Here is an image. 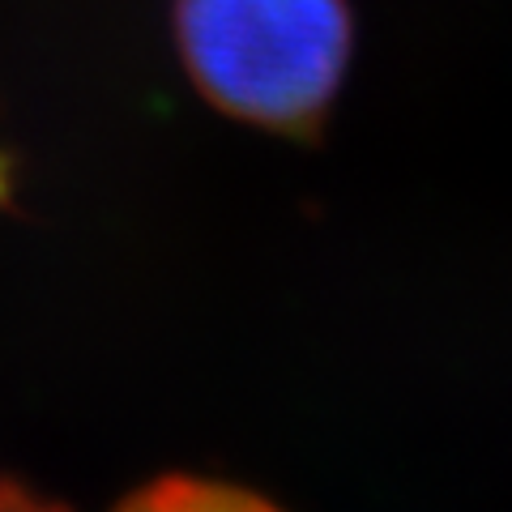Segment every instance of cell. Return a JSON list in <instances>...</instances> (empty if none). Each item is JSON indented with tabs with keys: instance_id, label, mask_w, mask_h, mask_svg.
<instances>
[{
	"instance_id": "1",
	"label": "cell",
	"mask_w": 512,
	"mask_h": 512,
	"mask_svg": "<svg viewBox=\"0 0 512 512\" xmlns=\"http://www.w3.org/2000/svg\"><path fill=\"white\" fill-rule=\"evenodd\" d=\"M175 39L214 107L308 133L342 86L350 9L346 0H175Z\"/></svg>"
},
{
	"instance_id": "2",
	"label": "cell",
	"mask_w": 512,
	"mask_h": 512,
	"mask_svg": "<svg viewBox=\"0 0 512 512\" xmlns=\"http://www.w3.org/2000/svg\"><path fill=\"white\" fill-rule=\"evenodd\" d=\"M120 512H278L274 504L256 500V495L205 483V478H163L146 491H137Z\"/></svg>"
},
{
	"instance_id": "3",
	"label": "cell",
	"mask_w": 512,
	"mask_h": 512,
	"mask_svg": "<svg viewBox=\"0 0 512 512\" xmlns=\"http://www.w3.org/2000/svg\"><path fill=\"white\" fill-rule=\"evenodd\" d=\"M0 512H60V508L43 504L39 495H30V491L13 487V483H0Z\"/></svg>"
}]
</instances>
